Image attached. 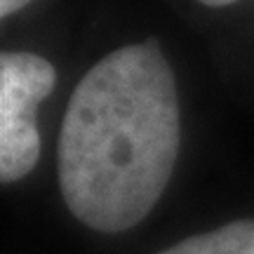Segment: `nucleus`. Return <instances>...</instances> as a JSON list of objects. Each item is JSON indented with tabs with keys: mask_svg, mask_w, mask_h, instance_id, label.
Instances as JSON below:
<instances>
[{
	"mask_svg": "<svg viewBox=\"0 0 254 254\" xmlns=\"http://www.w3.org/2000/svg\"><path fill=\"white\" fill-rule=\"evenodd\" d=\"M202 5H207V7H226V5H233L238 0H198Z\"/></svg>",
	"mask_w": 254,
	"mask_h": 254,
	"instance_id": "5",
	"label": "nucleus"
},
{
	"mask_svg": "<svg viewBox=\"0 0 254 254\" xmlns=\"http://www.w3.org/2000/svg\"><path fill=\"white\" fill-rule=\"evenodd\" d=\"M57 85L55 66L33 52L0 57V179L14 184L33 172L43 141L38 106Z\"/></svg>",
	"mask_w": 254,
	"mask_h": 254,
	"instance_id": "2",
	"label": "nucleus"
},
{
	"mask_svg": "<svg viewBox=\"0 0 254 254\" xmlns=\"http://www.w3.org/2000/svg\"><path fill=\"white\" fill-rule=\"evenodd\" d=\"M31 0H0V17H9L19 12L21 7H26Z\"/></svg>",
	"mask_w": 254,
	"mask_h": 254,
	"instance_id": "4",
	"label": "nucleus"
},
{
	"mask_svg": "<svg viewBox=\"0 0 254 254\" xmlns=\"http://www.w3.org/2000/svg\"><path fill=\"white\" fill-rule=\"evenodd\" d=\"M158 254H254V219H238L190 236Z\"/></svg>",
	"mask_w": 254,
	"mask_h": 254,
	"instance_id": "3",
	"label": "nucleus"
},
{
	"mask_svg": "<svg viewBox=\"0 0 254 254\" xmlns=\"http://www.w3.org/2000/svg\"><path fill=\"white\" fill-rule=\"evenodd\" d=\"M182 146L179 94L155 38L101 57L75 85L59 136V189L80 224L123 233L172 179Z\"/></svg>",
	"mask_w": 254,
	"mask_h": 254,
	"instance_id": "1",
	"label": "nucleus"
}]
</instances>
